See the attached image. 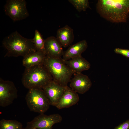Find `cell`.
<instances>
[{
  "mask_svg": "<svg viewBox=\"0 0 129 129\" xmlns=\"http://www.w3.org/2000/svg\"><path fill=\"white\" fill-rule=\"evenodd\" d=\"M97 12L113 23L126 22L129 14V0H99L96 5Z\"/></svg>",
  "mask_w": 129,
  "mask_h": 129,
  "instance_id": "1",
  "label": "cell"
},
{
  "mask_svg": "<svg viewBox=\"0 0 129 129\" xmlns=\"http://www.w3.org/2000/svg\"><path fill=\"white\" fill-rule=\"evenodd\" d=\"M2 44L7 50L5 57H24L37 51L33 39L24 37L17 31L5 38Z\"/></svg>",
  "mask_w": 129,
  "mask_h": 129,
  "instance_id": "2",
  "label": "cell"
},
{
  "mask_svg": "<svg viewBox=\"0 0 129 129\" xmlns=\"http://www.w3.org/2000/svg\"><path fill=\"white\" fill-rule=\"evenodd\" d=\"M43 65L53 80L63 86H68V83L74 73L62 58H54L46 55Z\"/></svg>",
  "mask_w": 129,
  "mask_h": 129,
  "instance_id": "3",
  "label": "cell"
},
{
  "mask_svg": "<svg viewBox=\"0 0 129 129\" xmlns=\"http://www.w3.org/2000/svg\"><path fill=\"white\" fill-rule=\"evenodd\" d=\"M53 80V78L43 64L25 68L22 78V84L28 89H42Z\"/></svg>",
  "mask_w": 129,
  "mask_h": 129,
  "instance_id": "4",
  "label": "cell"
},
{
  "mask_svg": "<svg viewBox=\"0 0 129 129\" xmlns=\"http://www.w3.org/2000/svg\"><path fill=\"white\" fill-rule=\"evenodd\" d=\"M25 97L27 106L31 111L44 113L49 108L50 104L42 89H28Z\"/></svg>",
  "mask_w": 129,
  "mask_h": 129,
  "instance_id": "5",
  "label": "cell"
},
{
  "mask_svg": "<svg viewBox=\"0 0 129 129\" xmlns=\"http://www.w3.org/2000/svg\"><path fill=\"white\" fill-rule=\"evenodd\" d=\"M5 14L14 21L25 19L29 16L24 0H8L4 6Z\"/></svg>",
  "mask_w": 129,
  "mask_h": 129,
  "instance_id": "6",
  "label": "cell"
},
{
  "mask_svg": "<svg viewBox=\"0 0 129 129\" xmlns=\"http://www.w3.org/2000/svg\"><path fill=\"white\" fill-rule=\"evenodd\" d=\"M62 118L56 113L47 115L40 114L31 121L27 123L25 129H52L54 124L60 123Z\"/></svg>",
  "mask_w": 129,
  "mask_h": 129,
  "instance_id": "7",
  "label": "cell"
},
{
  "mask_svg": "<svg viewBox=\"0 0 129 129\" xmlns=\"http://www.w3.org/2000/svg\"><path fill=\"white\" fill-rule=\"evenodd\" d=\"M17 97V90L14 83L0 78V106L5 107L10 105Z\"/></svg>",
  "mask_w": 129,
  "mask_h": 129,
  "instance_id": "8",
  "label": "cell"
},
{
  "mask_svg": "<svg viewBox=\"0 0 129 129\" xmlns=\"http://www.w3.org/2000/svg\"><path fill=\"white\" fill-rule=\"evenodd\" d=\"M66 87L61 86L53 79L43 87L42 89L50 105L56 106Z\"/></svg>",
  "mask_w": 129,
  "mask_h": 129,
  "instance_id": "9",
  "label": "cell"
},
{
  "mask_svg": "<svg viewBox=\"0 0 129 129\" xmlns=\"http://www.w3.org/2000/svg\"><path fill=\"white\" fill-rule=\"evenodd\" d=\"M70 88L77 93L83 94L86 92L92 86V82L88 76L81 73L74 74L73 78L70 80Z\"/></svg>",
  "mask_w": 129,
  "mask_h": 129,
  "instance_id": "10",
  "label": "cell"
},
{
  "mask_svg": "<svg viewBox=\"0 0 129 129\" xmlns=\"http://www.w3.org/2000/svg\"><path fill=\"white\" fill-rule=\"evenodd\" d=\"M46 55L56 58H61L64 52L62 46L56 38L50 36L45 39Z\"/></svg>",
  "mask_w": 129,
  "mask_h": 129,
  "instance_id": "11",
  "label": "cell"
},
{
  "mask_svg": "<svg viewBox=\"0 0 129 129\" xmlns=\"http://www.w3.org/2000/svg\"><path fill=\"white\" fill-rule=\"evenodd\" d=\"M79 100L77 93L67 86L55 107L59 109L68 108L76 104Z\"/></svg>",
  "mask_w": 129,
  "mask_h": 129,
  "instance_id": "12",
  "label": "cell"
},
{
  "mask_svg": "<svg viewBox=\"0 0 129 129\" xmlns=\"http://www.w3.org/2000/svg\"><path fill=\"white\" fill-rule=\"evenodd\" d=\"M64 61L74 73H81L83 71L88 70L91 66L90 63L81 55Z\"/></svg>",
  "mask_w": 129,
  "mask_h": 129,
  "instance_id": "13",
  "label": "cell"
},
{
  "mask_svg": "<svg viewBox=\"0 0 129 129\" xmlns=\"http://www.w3.org/2000/svg\"><path fill=\"white\" fill-rule=\"evenodd\" d=\"M88 47L87 43L85 40H83L70 46L64 52L63 59L66 61L81 55Z\"/></svg>",
  "mask_w": 129,
  "mask_h": 129,
  "instance_id": "14",
  "label": "cell"
},
{
  "mask_svg": "<svg viewBox=\"0 0 129 129\" xmlns=\"http://www.w3.org/2000/svg\"><path fill=\"white\" fill-rule=\"evenodd\" d=\"M46 56L42 52L36 51L23 57L22 64L25 68L43 64Z\"/></svg>",
  "mask_w": 129,
  "mask_h": 129,
  "instance_id": "15",
  "label": "cell"
},
{
  "mask_svg": "<svg viewBox=\"0 0 129 129\" xmlns=\"http://www.w3.org/2000/svg\"><path fill=\"white\" fill-rule=\"evenodd\" d=\"M56 38L62 47H68L74 40L73 29L68 26L66 25L57 30Z\"/></svg>",
  "mask_w": 129,
  "mask_h": 129,
  "instance_id": "16",
  "label": "cell"
},
{
  "mask_svg": "<svg viewBox=\"0 0 129 129\" xmlns=\"http://www.w3.org/2000/svg\"><path fill=\"white\" fill-rule=\"evenodd\" d=\"M23 126L20 122L15 120L3 119L0 121V129H22Z\"/></svg>",
  "mask_w": 129,
  "mask_h": 129,
  "instance_id": "17",
  "label": "cell"
},
{
  "mask_svg": "<svg viewBox=\"0 0 129 129\" xmlns=\"http://www.w3.org/2000/svg\"><path fill=\"white\" fill-rule=\"evenodd\" d=\"M32 39L37 51L42 52L46 54L45 39H43L41 34L37 30H35L34 37Z\"/></svg>",
  "mask_w": 129,
  "mask_h": 129,
  "instance_id": "18",
  "label": "cell"
},
{
  "mask_svg": "<svg viewBox=\"0 0 129 129\" xmlns=\"http://www.w3.org/2000/svg\"><path fill=\"white\" fill-rule=\"evenodd\" d=\"M68 1L79 12L85 11L87 8H90L89 3L88 0H69Z\"/></svg>",
  "mask_w": 129,
  "mask_h": 129,
  "instance_id": "19",
  "label": "cell"
},
{
  "mask_svg": "<svg viewBox=\"0 0 129 129\" xmlns=\"http://www.w3.org/2000/svg\"><path fill=\"white\" fill-rule=\"evenodd\" d=\"M114 51L116 54H120L126 57L129 58V49L116 48L114 49Z\"/></svg>",
  "mask_w": 129,
  "mask_h": 129,
  "instance_id": "20",
  "label": "cell"
},
{
  "mask_svg": "<svg viewBox=\"0 0 129 129\" xmlns=\"http://www.w3.org/2000/svg\"><path fill=\"white\" fill-rule=\"evenodd\" d=\"M114 129H129V119L116 126Z\"/></svg>",
  "mask_w": 129,
  "mask_h": 129,
  "instance_id": "21",
  "label": "cell"
}]
</instances>
